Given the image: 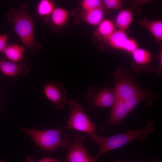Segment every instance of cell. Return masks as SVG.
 <instances>
[{
    "label": "cell",
    "mask_w": 162,
    "mask_h": 162,
    "mask_svg": "<svg viewBox=\"0 0 162 162\" xmlns=\"http://www.w3.org/2000/svg\"><path fill=\"white\" fill-rule=\"evenodd\" d=\"M27 10V5L22 3L18 8H11L7 16L9 22L14 25V30L20 38L23 45L30 49L36 54L41 48V44L35 40L34 19L30 16Z\"/></svg>",
    "instance_id": "obj_1"
},
{
    "label": "cell",
    "mask_w": 162,
    "mask_h": 162,
    "mask_svg": "<svg viewBox=\"0 0 162 162\" xmlns=\"http://www.w3.org/2000/svg\"><path fill=\"white\" fill-rule=\"evenodd\" d=\"M155 122L148 120L146 125L141 128L129 129L125 133L110 136H99L95 133L89 134L90 138L99 146L98 152L95 158L97 160L102 154L120 147L135 140L144 141L154 131Z\"/></svg>",
    "instance_id": "obj_2"
},
{
    "label": "cell",
    "mask_w": 162,
    "mask_h": 162,
    "mask_svg": "<svg viewBox=\"0 0 162 162\" xmlns=\"http://www.w3.org/2000/svg\"><path fill=\"white\" fill-rule=\"evenodd\" d=\"M64 127L56 129L39 130L35 129H29L24 127L20 130L29 136L40 149L51 152H54L59 147L64 148L68 151L72 143L71 136L67 134L64 138L62 134Z\"/></svg>",
    "instance_id": "obj_3"
},
{
    "label": "cell",
    "mask_w": 162,
    "mask_h": 162,
    "mask_svg": "<svg viewBox=\"0 0 162 162\" xmlns=\"http://www.w3.org/2000/svg\"><path fill=\"white\" fill-rule=\"evenodd\" d=\"M68 105L70 107L69 120L64 127L65 129H72L89 134L94 133L96 124L90 121L82 104L72 99Z\"/></svg>",
    "instance_id": "obj_4"
},
{
    "label": "cell",
    "mask_w": 162,
    "mask_h": 162,
    "mask_svg": "<svg viewBox=\"0 0 162 162\" xmlns=\"http://www.w3.org/2000/svg\"><path fill=\"white\" fill-rule=\"evenodd\" d=\"M84 98L88 102L87 110L89 112L95 107L106 108L112 106L116 99L113 91L110 88H106L97 92L93 86L88 88L85 93Z\"/></svg>",
    "instance_id": "obj_5"
},
{
    "label": "cell",
    "mask_w": 162,
    "mask_h": 162,
    "mask_svg": "<svg viewBox=\"0 0 162 162\" xmlns=\"http://www.w3.org/2000/svg\"><path fill=\"white\" fill-rule=\"evenodd\" d=\"M85 138L82 134L75 135L67 155V162H96L95 158L89 154L83 146Z\"/></svg>",
    "instance_id": "obj_6"
},
{
    "label": "cell",
    "mask_w": 162,
    "mask_h": 162,
    "mask_svg": "<svg viewBox=\"0 0 162 162\" xmlns=\"http://www.w3.org/2000/svg\"><path fill=\"white\" fill-rule=\"evenodd\" d=\"M43 89L45 96L54 104L56 109H62L67 100V93L63 85L60 82L50 81L43 86Z\"/></svg>",
    "instance_id": "obj_7"
},
{
    "label": "cell",
    "mask_w": 162,
    "mask_h": 162,
    "mask_svg": "<svg viewBox=\"0 0 162 162\" xmlns=\"http://www.w3.org/2000/svg\"><path fill=\"white\" fill-rule=\"evenodd\" d=\"M0 70L4 74L9 76H15L21 74L25 76L30 70L27 62L16 63L0 58Z\"/></svg>",
    "instance_id": "obj_8"
},
{
    "label": "cell",
    "mask_w": 162,
    "mask_h": 162,
    "mask_svg": "<svg viewBox=\"0 0 162 162\" xmlns=\"http://www.w3.org/2000/svg\"><path fill=\"white\" fill-rule=\"evenodd\" d=\"M113 91L116 98L124 101L134 96L142 90L131 81L124 79L116 84Z\"/></svg>",
    "instance_id": "obj_9"
},
{
    "label": "cell",
    "mask_w": 162,
    "mask_h": 162,
    "mask_svg": "<svg viewBox=\"0 0 162 162\" xmlns=\"http://www.w3.org/2000/svg\"><path fill=\"white\" fill-rule=\"evenodd\" d=\"M129 112L127 109L124 101L116 98L112 106V111L109 120L104 127L100 128L102 130L108 126L121 124Z\"/></svg>",
    "instance_id": "obj_10"
},
{
    "label": "cell",
    "mask_w": 162,
    "mask_h": 162,
    "mask_svg": "<svg viewBox=\"0 0 162 162\" xmlns=\"http://www.w3.org/2000/svg\"><path fill=\"white\" fill-rule=\"evenodd\" d=\"M128 38L125 31L116 29L106 40L111 47L117 50H124Z\"/></svg>",
    "instance_id": "obj_11"
},
{
    "label": "cell",
    "mask_w": 162,
    "mask_h": 162,
    "mask_svg": "<svg viewBox=\"0 0 162 162\" xmlns=\"http://www.w3.org/2000/svg\"><path fill=\"white\" fill-rule=\"evenodd\" d=\"M24 46L13 43L7 45L3 52L11 61L18 63L25 59L24 56Z\"/></svg>",
    "instance_id": "obj_12"
},
{
    "label": "cell",
    "mask_w": 162,
    "mask_h": 162,
    "mask_svg": "<svg viewBox=\"0 0 162 162\" xmlns=\"http://www.w3.org/2000/svg\"><path fill=\"white\" fill-rule=\"evenodd\" d=\"M140 24L146 28L158 41L162 40V21L155 20L149 21L142 18L139 22Z\"/></svg>",
    "instance_id": "obj_13"
},
{
    "label": "cell",
    "mask_w": 162,
    "mask_h": 162,
    "mask_svg": "<svg viewBox=\"0 0 162 162\" xmlns=\"http://www.w3.org/2000/svg\"><path fill=\"white\" fill-rule=\"evenodd\" d=\"M51 24L56 27H62L67 22L69 16L68 11L61 8H56L49 16Z\"/></svg>",
    "instance_id": "obj_14"
},
{
    "label": "cell",
    "mask_w": 162,
    "mask_h": 162,
    "mask_svg": "<svg viewBox=\"0 0 162 162\" xmlns=\"http://www.w3.org/2000/svg\"><path fill=\"white\" fill-rule=\"evenodd\" d=\"M133 20L132 11L128 9L121 10L116 16L115 25L118 29L125 31L130 26Z\"/></svg>",
    "instance_id": "obj_15"
},
{
    "label": "cell",
    "mask_w": 162,
    "mask_h": 162,
    "mask_svg": "<svg viewBox=\"0 0 162 162\" xmlns=\"http://www.w3.org/2000/svg\"><path fill=\"white\" fill-rule=\"evenodd\" d=\"M104 13L103 6L85 11L83 20L90 25L98 26L103 20Z\"/></svg>",
    "instance_id": "obj_16"
},
{
    "label": "cell",
    "mask_w": 162,
    "mask_h": 162,
    "mask_svg": "<svg viewBox=\"0 0 162 162\" xmlns=\"http://www.w3.org/2000/svg\"><path fill=\"white\" fill-rule=\"evenodd\" d=\"M56 8L53 1L49 0H41L38 3L36 8L37 14L39 17L48 16Z\"/></svg>",
    "instance_id": "obj_17"
},
{
    "label": "cell",
    "mask_w": 162,
    "mask_h": 162,
    "mask_svg": "<svg viewBox=\"0 0 162 162\" xmlns=\"http://www.w3.org/2000/svg\"><path fill=\"white\" fill-rule=\"evenodd\" d=\"M115 25L114 22L110 19L103 20L98 25V32L106 39L116 29Z\"/></svg>",
    "instance_id": "obj_18"
},
{
    "label": "cell",
    "mask_w": 162,
    "mask_h": 162,
    "mask_svg": "<svg viewBox=\"0 0 162 162\" xmlns=\"http://www.w3.org/2000/svg\"><path fill=\"white\" fill-rule=\"evenodd\" d=\"M131 53L134 61L138 64H146L148 63L152 59L151 54L144 49L138 48Z\"/></svg>",
    "instance_id": "obj_19"
},
{
    "label": "cell",
    "mask_w": 162,
    "mask_h": 162,
    "mask_svg": "<svg viewBox=\"0 0 162 162\" xmlns=\"http://www.w3.org/2000/svg\"><path fill=\"white\" fill-rule=\"evenodd\" d=\"M147 97L146 93L142 91L133 97L124 101L129 112L139 103L147 98Z\"/></svg>",
    "instance_id": "obj_20"
},
{
    "label": "cell",
    "mask_w": 162,
    "mask_h": 162,
    "mask_svg": "<svg viewBox=\"0 0 162 162\" xmlns=\"http://www.w3.org/2000/svg\"><path fill=\"white\" fill-rule=\"evenodd\" d=\"M103 1L100 0H84L82 2V6L85 11L103 6Z\"/></svg>",
    "instance_id": "obj_21"
},
{
    "label": "cell",
    "mask_w": 162,
    "mask_h": 162,
    "mask_svg": "<svg viewBox=\"0 0 162 162\" xmlns=\"http://www.w3.org/2000/svg\"><path fill=\"white\" fill-rule=\"evenodd\" d=\"M138 48V44L137 41L134 38H128L125 46L124 50L132 53Z\"/></svg>",
    "instance_id": "obj_22"
},
{
    "label": "cell",
    "mask_w": 162,
    "mask_h": 162,
    "mask_svg": "<svg viewBox=\"0 0 162 162\" xmlns=\"http://www.w3.org/2000/svg\"><path fill=\"white\" fill-rule=\"evenodd\" d=\"M103 4L108 8L113 9H120L122 6V1L121 0H104Z\"/></svg>",
    "instance_id": "obj_23"
},
{
    "label": "cell",
    "mask_w": 162,
    "mask_h": 162,
    "mask_svg": "<svg viewBox=\"0 0 162 162\" xmlns=\"http://www.w3.org/2000/svg\"><path fill=\"white\" fill-rule=\"evenodd\" d=\"M26 162H35L34 159L31 156H28L26 159ZM36 162H67L66 159H58L49 157L41 158Z\"/></svg>",
    "instance_id": "obj_24"
},
{
    "label": "cell",
    "mask_w": 162,
    "mask_h": 162,
    "mask_svg": "<svg viewBox=\"0 0 162 162\" xmlns=\"http://www.w3.org/2000/svg\"><path fill=\"white\" fill-rule=\"evenodd\" d=\"M12 31L3 34L0 33V52H3L6 46L8 35Z\"/></svg>",
    "instance_id": "obj_25"
},
{
    "label": "cell",
    "mask_w": 162,
    "mask_h": 162,
    "mask_svg": "<svg viewBox=\"0 0 162 162\" xmlns=\"http://www.w3.org/2000/svg\"><path fill=\"white\" fill-rule=\"evenodd\" d=\"M115 162H122L120 160H117ZM149 162H162L161 160L159 158H155Z\"/></svg>",
    "instance_id": "obj_26"
},
{
    "label": "cell",
    "mask_w": 162,
    "mask_h": 162,
    "mask_svg": "<svg viewBox=\"0 0 162 162\" xmlns=\"http://www.w3.org/2000/svg\"><path fill=\"white\" fill-rule=\"evenodd\" d=\"M160 67L162 68V51H160Z\"/></svg>",
    "instance_id": "obj_27"
},
{
    "label": "cell",
    "mask_w": 162,
    "mask_h": 162,
    "mask_svg": "<svg viewBox=\"0 0 162 162\" xmlns=\"http://www.w3.org/2000/svg\"><path fill=\"white\" fill-rule=\"evenodd\" d=\"M0 162H5L4 160L2 159H0Z\"/></svg>",
    "instance_id": "obj_28"
}]
</instances>
